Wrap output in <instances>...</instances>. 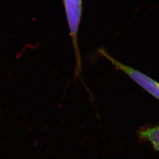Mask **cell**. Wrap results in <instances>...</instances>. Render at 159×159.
<instances>
[{
    "label": "cell",
    "mask_w": 159,
    "mask_h": 159,
    "mask_svg": "<svg viewBox=\"0 0 159 159\" xmlns=\"http://www.w3.org/2000/svg\"><path fill=\"white\" fill-rule=\"evenodd\" d=\"M140 134L151 143L156 150L159 151V125L142 131Z\"/></svg>",
    "instance_id": "3957f363"
},
{
    "label": "cell",
    "mask_w": 159,
    "mask_h": 159,
    "mask_svg": "<svg viewBox=\"0 0 159 159\" xmlns=\"http://www.w3.org/2000/svg\"><path fill=\"white\" fill-rule=\"evenodd\" d=\"M99 52L102 56L110 61L115 68L124 72L137 84L142 87L144 90L159 100V83L158 82L134 68L117 61L104 50H100Z\"/></svg>",
    "instance_id": "7a4b0ae2"
},
{
    "label": "cell",
    "mask_w": 159,
    "mask_h": 159,
    "mask_svg": "<svg viewBox=\"0 0 159 159\" xmlns=\"http://www.w3.org/2000/svg\"><path fill=\"white\" fill-rule=\"evenodd\" d=\"M63 3L75 54L76 73L79 74L81 70V62L77 40L82 14V0H63Z\"/></svg>",
    "instance_id": "6da1fadb"
}]
</instances>
